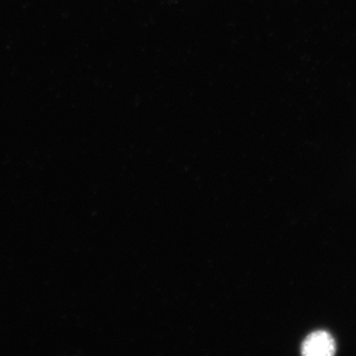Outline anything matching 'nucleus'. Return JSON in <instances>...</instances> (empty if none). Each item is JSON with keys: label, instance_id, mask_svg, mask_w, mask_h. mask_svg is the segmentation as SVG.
<instances>
[{"label": "nucleus", "instance_id": "1", "mask_svg": "<svg viewBox=\"0 0 356 356\" xmlns=\"http://www.w3.org/2000/svg\"><path fill=\"white\" fill-rule=\"evenodd\" d=\"M336 343L327 332L311 333L302 342L301 353L305 356H332L336 353Z\"/></svg>", "mask_w": 356, "mask_h": 356}]
</instances>
